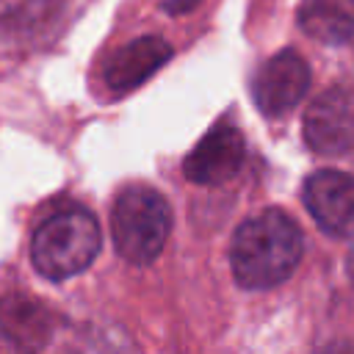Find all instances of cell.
Wrapping results in <instances>:
<instances>
[{
  "mask_svg": "<svg viewBox=\"0 0 354 354\" xmlns=\"http://www.w3.org/2000/svg\"><path fill=\"white\" fill-rule=\"evenodd\" d=\"M304 207L315 224L332 238L354 235V177L324 169L307 177L304 183Z\"/></svg>",
  "mask_w": 354,
  "mask_h": 354,
  "instance_id": "obj_5",
  "label": "cell"
},
{
  "mask_svg": "<svg viewBox=\"0 0 354 354\" xmlns=\"http://www.w3.org/2000/svg\"><path fill=\"white\" fill-rule=\"evenodd\" d=\"M171 230V210L166 199L149 185L124 188L111 210V235L116 252L136 266L152 263Z\"/></svg>",
  "mask_w": 354,
  "mask_h": 354,
  "instance_id": "obj_3",
  "label": "cell"
},
{
  "mask_svg": "<svg viewBox=\"0 0 354 354\" xmlns=\"http://www.w3.org/2000/svg\"><path fill=\"white\" fill-rule=\"evenodd\" d=\"M199 0H166V8L171 11V14H183V11H188V8H194Z\"/></svg>",
  "mask_w": 354,
  "mask_h": 354,
  "instance_id": "obj_11",
  "label": "cell"
},
{
  "mask_svg": "<svg viewBox=\"0 0 354 354\" xmlns=\"http://www.w3.org/2000/svg\"><path fill=\"white\" fill-rule=\"evenodd\" d=\"M171 58V44L160 36H144L122 47L105 69V83L116 91H130L147 77H152Z\"/></svg>",
  "mask_w": 354,
  "mask_h": 354,
  "instance_id": "obj_8",
  "label": "cell"
},
{
  "mask_svg": "<svg viewBox=\"0 0 354 354\" xmlns=\"http://www.w3.org/2000/svg\"><path fill=\"white\" fill-rule=\"evenodd\" d=\"M243 155H246V147H243L241 130L230 122H221V124L210 127L205 133V138L188 152L183 171L191 183L218 185L238 174Z\"/></svg>",
  "mask_w": 354,
  "mask_h": 354,
  "instance_id": "obj_7",
  "label": "cell"
},
{
  "mask_svg": "<svg viewBox=\"0 0 354 354\" xmlns=\"http://www.w3.org/2000/svg\"><path fill=\"white\" fill-rule=\"evenodd\" d=\"M0 329L14 337L17 343H39L47 332V315L44 310H39L33 301H22V299H6L0 301Z\"/></svg>",
  "mask_w": 354,
  "mask_h": 354,
  "instance_id": "obj_10",
  "label": "cell"
},
{
  "mask_svg": "<svg viewBox=\"0 0 354 354\" xmlns=\"http://www.w3.org/2000/svg\"><path fill=\"white\" fill-rule=\"evenodd\" d=\"M299 25L321 44H343L354 36V0H304Z\"/></svg>",
  "mask_w": 354,
  "mask_h": 354,
  "instance_id": "obj_9",
  "label": "cell"
},
{
  "mask_svg": "<svg viewBox=\"0 0 354 354\" xmlns=\"http://www.w3.org/2000/svg\"><path fill=\"white\" fill-rule=\"evenodd\" d=\"M304 138L321 155H343L354 149V91L329 88L304 113Z\"/></svg>",
  "mask_w": 354,
  "mask_h": 354,
  "instance_id": "obj_4",
  "label": "cell"
},
{
  "mask_svg": "<svg viewBox=\"0 0 354 354\" xmlns=\"http://www.w3.org/2000/svg\"><path fill=\"white\" fill-rule=\"evenodd\" d=\"M307 88H310L307 61L293 50H282L260 66L252 86V100L266 116H282L293 105H299Z\"/></svg>",
  "mask_w": 354,
  "mask_h": 354,
  "instance_id": "obj_6",
  "label": "cell"
},
{
  "mask_svg": "<svg viewBox=\"0 0 354 354\" xmlns=\"http://www.w3.org/2000/svg\"><path fill=\"white\" fill-rule=\"evenodd\" d=\"M100 224L83 207H69L41 221L30 238L36 271L53 282L69 279L91 266L100 252Z\"/></svg>",
  "mask_w": 354,
  "mask_h": 354,
  "instance_id": "obj_2",
  "label": "cell"
},
{
  "mask_svg": "<svg viewBox=\"0 0 354 354\" xmlns=\"http://www.w3.org/2000/svg\"><path fill=\"white\" fill-rule=\"evenodd\" d=\"M348 277L354 279V249L348 252Z\"/></svg>",
  "mask_w": 354,
  "mask_h": 354,
  "instance_id": "obj_12",
  "label": "cell"
},
{
  "mask_svg": "<svg viewBox=\"0 0 354 354\" xmlns=\"http://www.w3.org/2000/svg\"><path fill=\"white\" fill-rule=\"evenodd\" d=\"M301 252V230L296 221L282 210H263L235 230L230 263L241 288L268 290L296 271Z\"/></svg>",
  "mask_w": 354,
  "mask_h": 354,
  "instance_id": "obj_1",
  "label": "cell"
}]
</instances>
